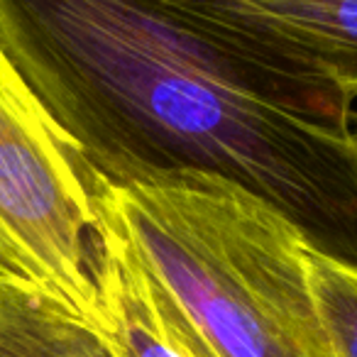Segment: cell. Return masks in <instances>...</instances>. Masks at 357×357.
<instances>
[{
	"instance_id": "7a4b0ae2",
	"label": "cell",
	"mask_w": 357,
	"mask_h": 357,
	"mask_svg": "<svg viewBox=\"0 0 357 357\" xmlns=\"http://www.w3.org/2000/svg\"><path fill=\"white\" fill-rule=\"evenodd\" d=\"M93 189L191 326L204 357H335L313 306L306 238L230 178L167 172Z\"/></svg>"
},
{
	"instance_id": "5b68a950",
	"label": "cell",
	"mask_w": 357,
	"mask_h": 357,
	"mask_svg": "<svg viewBox=\"0 0 357 357\" xmlns=\"http://www.w3.org/2000/svg\"><path fill=\"white\" fill-rule=\"evenodd\" d=\"M89 191L96 208V328L115 357H201L191 326L147 269L118 215Z\"/></svg>"
},
{
	"instance_id": "9c48e42d",
	"label": "cell",
	"mask_w": 357,
	"mask_h": 357,
	"mask_svg": "<svg viewBox=\"0 0 357 357\" xmlns=\"http://www.w3.org/2000/svg\"><path fill=\"white\" fill-rule=\"evenodd\" d=\"M0 274H6V277H15V274H10V272H8V269L3 267V264H0ZM17 279H20V277H17Z\"/></svg>"
},
{
	"instance_id": "ba28073f",
	"label": "cell",
	"mask_w": 357,
	"mask_h": 357,
	"mask_svg": "<svg viewBox=\"0 0 357 357\" xmlns=\"http://www.w3.org/2000/svg\"><path fill=\"white\" fill-rule=\"evenodd\" d=\"M352 135H355V139H357V105H355V110H352Z\"/></svg>"
},
{
	"instance_id": "8992f818",
	"label": "cell",
	"mask_w": 357,
	"mask_h": 357,
	"mask_svg": "<svg viewBox=\"0 0 357 357\" xmlns=\"http://www.w3.org/2000/svg\"><path fill=\"white\" fill-rule=\"evenodd\" d=\"M0 357H115L86 316L27 279L0 274Z\"/></svg>"
},
{
	"instance_id": "52a82bcc",
	"label": "cell",
	"mask_w": 357,
	"mask_h": 357,
	"mask_svg": "<svg viewBox=\"0 0 357 357\" xmlns=\"http://www.w3.org/2000/svg\"><path fill=\"white\" fill-rule=\"evenodd\" d=\"M313 306L335 357H357V267L306 248Z\"/></svg>"
},
{
	"instance_id": "3957f363",
	"label": "cell",
	"mask_w": 357,
	"mask_h": 357,
	"mask_svg": "<svg viewBox=\"0 0 357 357\" xmlns=\"http://www.w3.org/2000/svg\"><path fill=\"white\" fill-rule=\"evenodd\" d=\"M89 167L0 47V264L96 326Z\"/></svg>"
},
{
	"instance_id": "6da1fadb",
	"label": "cell",
	"mask_w": 357,
	"mask_h": 357,
	"mask_svg": "<svg viewBox=\"0 0 357 357\" xmlns=\"http://www.w3.org/2000/svg\"><path fill=\"white\" fill-rule=\"evenodd\" d=\"M0 47L105 184L230 178L357 267L355 100L176 0H0Z\"/></svg>"
},
{
	"instance_id": "277c9868",
	"label": "cell",
	"mask_w": 357,
	"mask_h": 357,
	"mask_svg": "<svg viewBox=\"0 0 357 357\" xmlns=\"http://www.w3.org/2000/svg\"><path fill=\"white\" fill-rule=\"evenodd\" d=\"M287 71L357 103V0H176Z\"/></svg>"
}]
</instances>
